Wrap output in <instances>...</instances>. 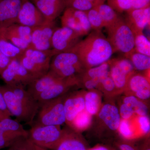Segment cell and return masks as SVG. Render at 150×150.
I'll return each instance as SVG.
<instances>
[{
	"label": "cell",
	"instance_id": "1",
	"mask_svg": "<svg viewBox=\"0 0 150 150\" xmlns=\"http://www.w3.org/2000/svg\"><path fill=\"white\" fill-rule=\"evenodd\" d=\"M88 35L68 51L76 54L87 69L108 62L114 53L110 42L101 30H93Z\"/></svg>",
	"mask_w": 150,
	"mask_h": 150
},
{
	"label": "cell",
	"instance_id": "2",
	"mask_svg": "<svg viewBox=\"0 0 150 150\" xmlns=\"http://www.w3.org/2000/svg\"><path fill=\"white\" fill-rule=\"evenodd\" d=\"M105 29L108 39L114 53L121 52L125 56L135 51L134 33L125 19L119 17L114 23Z\"/></svg>",
	"mask_w": 150,
	"mask_h": 150
},
{
	"label": "cell",
	"instance_id": "3",
	"mask_svg": "<svg viewBox=\"0 0 150 150\" xmlns=\"http://www.w3.org/2000/svg\"><path fill=\"white\" fill-rule=\"evenodd\" d=\"M61 126L35 123L28 131V138L33 144L46 149L55 150L66 134Z\"/></svg>",
	"mask_w": 150,
	"mask_h": 150
},
{
	"label": "cell",
	"instance_id": "4",
	"mask_svg": "<svg viewBox=\"0 0 150 150\" xmlns=\"http://www.w3.org/2000/svg\"><path fill=\"white\" fill-rule=\"evenodd\" d=\"M56 54L53 49L40 51L29 48L25 50L18 60L28 72L38 78L49 71L51 59Z\"/></svg>",
	"mask_w": 150,
	"mask_h": 150
},
{
	"label": "cell",
	"instance_id": "5",
	"mask_svg": "<svg viewBox=\"0 0 150 150\" xmlns=\"http://www.w3.org/2000/svg\"><path fill=\"white\" fill-rule=\"evenodd\" d=\"M77 55L67 51L54 55L50 70L63 78L79 76L86 70Z\"/></svg>",
	"mask_w": 150,
	"mask_h": 150
},
{
	"label": "cell",
	"instance_id": "6",
	"mask_svg": "<svg viewBox=\"0 0 150 150\" xmlns=\"http://www.w3.org/2000/svg\"><path fill=\"white\" fill-rule=\"evenodd\" d=\"M37 114L35 123L61 126L66 121L64 100L60 97L43 103L40 105Z\"/></svg>",
	"mask_w": 150,
	"mask_h": 150
},
{
	"label": "cell",
	"instance_id": "7",
	"mask_svg": "<svg viewBox=\"0 0 150 150\" xmlns=\"http://www.w3.org/2000/svg\"><path fill=\"white\" fill-rule=\"evenodd\" d=\"M0 75L6 85L10 86L25 87L37 79L16 59L11 60Z\"/></svg>",
	"mask_w": 150,
	"mask_h": 150
},
{
	"label": "cell",
	"instance_id": "8",
	"mask_svg": "<svg viewBox=\"0 0 150 150\" xmlns=\"http://www.w3.org/2000/svg\"><path fill=\"white\" fill-rule=\"evenodd\" d=\"M109 74L118 91L125 90L129 78L136 72L131 62L126 58L110 59Z\"/></svg>",
	"mask_w": 150,
	"mask_h": 150
},
{
	"label": "cell",
	"instance_id": "9",
	"mask_svg": "<svg viewBox=\"0 0 150 150\" xmlns=\"http://www.w3.org/2000/svg\"><path fill=\"white\" fill-rule=\"evenodd\" d=\"M6 106L12 116L19 122L28 124L33 123L35 116L28 110L11 89L9 86H0Z\"/></svg>",
	"mask_w": 150,
	"mask_h": 150
},
{
	"label": "cell",
	"instance_id": "10",
	"mask_svg": "<svg viewBox=\"0 0 150 150\" xmlns=\"http://www.w3.org/2000/svg\"><path fill=\"white\" fill-rule=\"evenodd\" d=\"M33 28L18 23H14L0 30V37L25 50L30 47Z\"/></svg>",
	"mask_w": 150,
	"mask_h": 150
},
{
	"label": "cell",
	"instance_id": "11",
	"mask_svg": "<svg viewBox=\"0 0 150 150\" xmlns=\"http://www.w3.org/2000/svg\"><path fill=\"white\" fill-rule=\"evenodd\" d=\"M80 35L68 27H56L51 40L52 49L56 54L67 52L73 48L80 41Z\"/></svg>",
	"mask_w": 150,
	"mask_h": 150
},
{
	"label": "cell",
	"instance_id": "12",
	"mask_svg": "<svg viewBox=\"0 0 150 150\" xmlns=\"http://www.w3.org/2000/svg\"><path fill=\"white\" fill-rule=\"evenodd\" d=\"M55 21H48L44 24L33 28L30 48L40 51L52 49L51 40L56 29Z\"/></svg>",
	"mask_w": 150,
	"mask_h": 150
},
{
	"label": "cell",
	"instance_id": "13",
	"mask_svg": "<svg viewBox=\"0 0 150 150\" xmlns=\"http://www.w3.org/2000/svg\"><path fill=\"white\" fill-rule=\"evenodd\" d=\"M48 21L30 0H23L17 23L34 28L44 24Z\"/></svg>",
	"mask_w": 150,
	"mask_h": 150
},
{
	"label": "cell",
	"instance_id": "14",
	"mask_svg": "<svg viewBox=\"0 0 150 150\" xmlns=\"http://www.w3.org/2000/svg\"><path fill=\"white\" fill-rule=\"evenodd\" d=\"M79 84L78 76L64 78L56 83L38 97L37 100L39 105L43 103L62 96L72 87Z\"/></svg>",
	"mask_w": 150,
	"mask_h": 150
},
{
	"label": "cell",
	"instance_id": "15",
	"mask_svg": "<svg viewBox=\"0 0 150 150\" xmlns=\"http://www.w3.org/2000/svg\"><path fill=\"white\" fill-rule=\"evenodd\" d=\"M23 0H0V30L16 23Z\"/></svg>",
	"mask_w": 150,
	"mask_h": 150
},
{
	"label": "cell",
	"instance_id": "16",
	"mask_svg": "<svg viewBox=\"0 0 150 150\" xmlns=\"http://www.w3.org/2000/svg\"><path fill=\"white\" fill-rule=\"evenodd\" d=\"M63 79L64 78L49 70L46 74L33 81L28 85L27 90L37 100L38 97L42 93Z\"/></svg>",
	"mask_w": 150,
	"mask_h": 150
},
{
	"label": "cell",
	"instance_id": "17",
	"mask_svg": "<svg viewBox=\"0 0 150 150\" xmlns=\"http://www.w3.org/2000/svg\"><path fill=\"white\" fill-rule=\"evenodd\" d=\"M126 22L133 32H143L150 24V6L145 8L131 10L126 12Z\"/></svg>",
	"mask_w": 150,
	"mask_h": 150
},
{
	"label": "cell",
	"instance_id": "18",
	"mask_svg": "<svg viewBox=\"0 0 150 150\" xmlns=\"http://www.w3.org/2000/svg\"><path fill=\"white\" fill-rule=\"evenodd\" d=\"M48 21H54L66 8L64 0H30Z\"/></svg>",
	"mask_w": 150,
	"mask_h": 150
},
{
	"label": "cell",
	"instance_id": "19",
	"mask_svg": "<svg viewBox=\"0 0 150 150\" xmlns=\"http://www.w3.org/2000/svg\"><path fill=\"white\" fill-rule=\"evenodd\" d=\"M74 93L64 100L66 123L69 125L80 112L85 109L84 94L79 92Z\"/></svg>",
	"mask_w": 150,
	"mask_h": 150
},
{
	"label": "cell",
	"instance_id": "20",
	"mask_svg": "<svg viewBox=\"0 0 150 150\" xmlns=\"http://www.w3.org/2000/svg\"><path fill=\"white\" fill-rule=\"evenodd\" d=\"M98 113L99 118L108 128L113 131L118 130L121 118L116 106L111 103H106L101 107Z\"/></svg>",
	"mask_w": 150,
	"mask_h": 150
},
{
	"label": "cell",
	"instance_id": "21",
	"mask_svg": "<svg viewBox=\"0 0 150 150\" xmlns=\"http://www.w3.org/2000/svg\"><path fill=\"white\" fill-rule=\"evenodd\" d=\"M55 150H86L79 137L75 133L66 131Z\"/></svg>",
	"mask_w": 150,
	"mask_h": 150
},
{
	"label": "cell",
	"instance_id": "22",
	"mask_svg": "<svg viewBox=\"0 0 150 150\" xmlns=\"http://www.w3.org/2000/svg\"><path fill=\"white\" fill-rule=\"evenodd\" d=\"M109 61L99 66L86 70L79 76V83L82 81L93 80L96 81L99 84L101 79L109 73L110 66Z\"/></svg>",
	"mask_w": 150,
	"mask_h": 150
},
{
	"label": "cell",
	"instance_id": "23",
	"mask_svg": "<svg viewBox=\"0 0 150 150\" xmlns=\"http://www.w3.org/2000/svg\"><path fill=\"white\" fill-rule=\"evenodd\" d=\"M0 133L26 137L28 136V131L24 129L20 122L11 119V117L6 118L0 121Z\"/></svg>",
	"mask_w": 150,
	"mask_h": 150
},
{
	"label": "cell",
	"instance_id": "24",
	"mask_svg": "<svg viewBox=\"0 0 150 150\" xmlns=\"http://www.w3.org/2000/svg\"><path fill=\"white\" fill-rule=\"evenodd\" d=\"M61 20L63 27H68L73 30L81 36L86 35L81 26L79 18L75 14L74 9L69 8H65Z\"/></svg>",
	"mask_w": 150,
	"mask_h": 150
},
{
	"label": "cell",
	"instance_id": "25",
	"mask_svg": "<svg viewBox=\"0 0 150 150\" xmlns=\"http://www.w3.org/2000/svg\"><path fill=\"white\" fill-rule=\"evenodd\" d=\"M85 110L91 115L99 112L101 106V97L98 91L95 89L90 90L84 95Z\"/></svg>",
	"mask_w": 150,
	"mask_h": 150
},
{
	"label": "cell",
	"instance_id": "26",
	"mask_svg": "<svg viewBox=\"0 0 150 150\" xmlns=\"http://www.w3.org/2000/svg\"><path fill=\"white\" fill-rule=\"evenodd\" d=\"M149 79L145 75L139 73H134L129 78L125 90H129L133 93L150 89Z\"/></svg>",
	"mask_w": 150,
	"mask_h": 150
},
{
	"label": "cell",
	"instance_id": "27",
	"mask_svg": "<svg viewBox=\"0 0 150 150\" xmlns=\"http://www.w3.org/2000/svg\"><path fill=\"white\" fill-rule=\"evenodd\" d=\"M124 57L131 62L135 70L144 71L150 70V56L134 51Z\"/></svg>",
	"mask_w": 150,
	"mask_h": 150
},
{
	"label": "cell",
	"instance_id": "28",
	"mask_svg": "<svg viewBox=\"0 0 150 150\" xmlns=\"http://www.w3.org/2000/svg\"><path fill=\"white\" fill-rule=\"evenodd\" d=\"M95 7L100 15L105 28L112 25L120 17L110 6L104 3L99 4Z\"/></svg>",
	"mask_w": 150,
	"mask_h": 150
},
{
	"label": "cell",
	"instance_id": "29",
	"mask_svg": "<svg viewBox=\"0 0 150 150\" xmlns=\"http://www.w3.org/2000/svg\"><path fill=\"white\" fill-rule=\"evenodd\" d=\"M0 51L11 60H18L25 50H22L4 38L0 37Z\"/></svg>",
	"mask_w": 150,
	"mask_h": 150
},
{
	"label": "cell",
	"instance_id": "30",
	"mask_svg": "<svg viewBox=\"0 0 150 150\" xmlns=\"http://www.w3.org/2000/svg\"><path fill=\"white\" fill-rule=\"evenodd\" d=\"M134 49L136 52L150 56V40L143 32L134 33Z\"/></svg>",
	"mask_w": 150,
	"mask_h": 150
},
{
	"label": "cell",
	"instance_id": "31",
	"mask_svg": "<svg viewBox=\"0 0 150 150\" xmlns=\"http://www.w3.org/2000/svg\"><path fill=\"white\" fill-rule=\"evenodd\" d=\"M91 121L92 115L85 109L75 117L69 126L75 131H83L88 128Z\"/></svg>",
	"mask_w": 150,
	"mask_h": 150
},
{
	"label": "cell",
	"instance_id": "32",
	"mask_svg": "<svg viewBox=\"0 0 150 150\" xmlns=\"http://www.w3.org/2000/svg\"><path fill=\"white\" fill-rule=\"evenodd\" d=\"M123 103L130 105L139 116L147 115L148 108L147 105L134 96H129L124 98Z\"/></svg>",
	"mask_w": 150,
	"mask_h": 150
},
{
	"label": "cell",
	"instance_id": "33",
	"mask_svg": "<svg viewBox=\"0 0 150 150\" xmlns=\"http://www.w3.org/2000/svg\"><path fill=\"white\" fill-rule=\"evenodd\" d=\"M85 12L92 30H101L104 28L102 19L95 7Z\"/></svg>",
	"mask_w": 150,
	"mask_h": 150
},
{
	"label": "cell",
	"instance_id": "34",
	"mask_svg": "<svg viewBox=\"0 0 150 150\" xmlns=\"http://www.w3.org/2000/svg\"><path fill=\"white\" fill-rule=\"evenodd\" d=\"M66 8L87 11L96 6L93 3L87 0H64Z\"/></svg>",
	"mask_w": 150,
	"mask_h": 150
},
{
	"label": "cell",
	"instance_id": "35",
	"mask_svg": "<svg viewBox=\"0 0 150 150\" xmlns=\"http://www.w3.org/2000/svg\"><path fill=\"white\" fill-rule=\"evenodd\" d=\"M108 4L119 13L132 10V0H108Z\"/></svg>",
	"mask_w": 150,
	"mask_h": 150
},
{
	"label": "cell",
	"instance_id": "36",
	"mask_svg": "<svg viewBox=\"0 0 150 150\" xmlns=\"http://www.w3.org/2000/svg\"><path fill=\"white\" fill-rule=\"evenodd\" d=\"M7 150H35L34 144L27 137L21 136L19 137Z\"/></svg>",
	"mask_w": 150,
	"mask_h": 150
},
{
	"label": "cell",
	"instance_id": "37",
	"mask_svg": "<svg viewBox=\"0 0 150 150\" xmlns=\"http://www.w3.org/2000/svg\"><path fill=\"white\" fill-rule=\"evenodd\" d=\"M97 88L107 93H114L118 92L109 73L101 79Z\"/></svg>",
	"mask_w": 150,
	"mask_h": 150
},
{
	"label": "cell",
	"instance_id": "38",
	"mask_svg": "<svg viewBox=\"0 0 150 150\" xmlns=\"http://www.w3.org/2000/svg\"><path fill=\"white\" fill-rule=\"evenodd\" d=\"M118 130L121 135L126 139L132 138L135 134L134 129L129 120H121Z\"/></svg>",
	"mask_w": 150,
	"mask_h": 150
},
{
	"label": "cell",
	"instance_id": "39",
	"mask_svg": "<svg viewBox=\"0 0 150 150\" xmlns=\"http://www.w3.org/2000/svg\"><path fill=\"white\" fill-rule=\"evenodd\" d=\"M20 137L21 136L0 133V149L10 146L15 141Z\"/></svg>",
	"mask_w": 150,
	"mask_h": 150
},
{
	"label": "cell",
	"instance_id": "40",
	"mask_svg": "<svg viewBox=\"0 0 150 150\" xmlns=\"http://www.w3.org/2000/svg\"><path fill=\"white\" fill-rule=\"evenodd\" d=\"M119 112L121 118L124 120H129L135 113L133 108L130 105L124 103L121 105Z\"/></svg>",
	"mask_w": 150,
	"mask_h": 150
},
{
	"label": "cell",
	"instance_id": "41",
	"mask_svg": "<svg viewBox=\"0 0 150 150\" xmlns=\"http://www.w3.org/2000/svg\"><path fill=\"white\" fill-rule=\"evenodd\" d=\"M137 122L142 134H147L149 133L150 123L149 118L147 115L138 116Z\"/></svg>",
	"mask_w": 150,
	"mask_h": 150
},
{
	"label": "cell",
	"instance_id": "42",
	"mask_svg": "<svg viewBox=\"0 0 150 150\" xmlns=\"http://www.w3.org/2000/svg\"><path fill=\"white\" fill-rule=\"evenodd\" d=\"M132 10L150 6V0H132Z\"/></svg>",
	"mask_w": 150,
	"mask_h": 150
},
{
	"label": "cell",
	"instance_id": "43",
	"mask_svg": "<svg viewBox=\"0 0 150 150\" xmlns=\"http://www.w3.org/2000/svg\"><path fill=\"white\" fill-rule=\"evenodd\" d=\"M138 99L140 100H147L150 97V89H145L143 90L137 92L135 93V96Z\"/></svg>",
	"mask_w": 150,
	"mask_h": 150
},
{
	"label": "cell",
	"instance_id": "44",
	"mask_svg": "<svg viewBox=\"0 0 150 150\" xmlns=\"http://www.w3.org/2000/svg\"><path fill=\"white\" fill-rule=\"evenodd\" d=\"M11 60L4 55L0 51V74L7 67Z\"/></svg>",
	"mask_w": 150,
	"mask_h": 150
},
{
	"label": "cell",
	"instance_id": "45",
	"mask_svg": "<svg viewBox=\"0 0 150 150\" xmlns=\"http://www.w3.org/2000/svg\"><path fill=\"white\" fill-rule=\"evenodd\" d=\"M0 111L4 113L8 117H11V116H12L6 106L3 94L1 91V88H0Z\"/></svg>",
	"mask_w": 150,
	"mask_h": 150
},
{
	"label": "cell",
	"instance_id": "46",
	"mask_svg": "<svg viewBox=\"0 0 150 150\" xmlns=\"http://www.w3.org/2000/svg\"><path fill=\"white\" fill-rule=\"evenodd\" d=\"M120 149L121 150H136L133 147L127 144L120 145Z\"/></svg>",
	"mask_w": 150,
	"mask_h": 150
},
{
	"label": "cell",
	"instance_id": "47",
	"mask_svg": "<svg viewBox=\"0 0 150 150\" xmlns=\"http://www.w3.org/2000/svg\"><path fill=\"white\" fill-rule=\"evenodd\" d=\"M87 1L93 3L95 5V6H96L99 4L104 3L105 0H87Z\"/></svg>",
	"mask_w": 150,
	"mask_h": 150
},
{
	"label": "cell",
	"instance_id": "48",
	"mask_svg": "<svg viewBox=\"0 0 150 150\" xmlns=\"http://www.w3.org/2000/svg\"><path fill=\"white\" fill-rule=\"evenodd\" d=\"M91 150H108L107 148L105 147L100 146L97 147L93 148Z\"/></svg>",
	"mask_w": 150,
	"mask_h": 150
},
{
	"label": "cell",
	"instance_id": "49",
	"mask_svg": "<svg viewBox=\"0 0 150 150\" xmlns=\"http://www.w3.org/2000/svg\"><path fill=\"white\" fill-rule=\"evenodd\" d=\"M8 117H8V116L6 115L3 112L0 111V121H1L3 119H4V118H8Z\"/></svg>",
	"mask_w": 150,
	"mask_h": 150
},
{
	"label": "cell",
	"instance_id": "50",
	"mask_svg": "<svg viewBox=\"0 0 150 150\" xmlns=\"http://www.w3.org/2000/svg\"><path fill=\"white\" fill-rule=\"evenodd\" d=\"M34 149L35 150H48L46 149H44V148L40 147L38 146H36L34 144Z\"/></svg>",
	"mask_w": 150,
	"mask_h": 150
},
{
	"label": "cell",
	"instance_id": "51",
	"mask_svg": "<svg viewBox=\"0 0 150 150\" xmlns=\"http://www.w3.org/2000/svg\"><path fill=\"white\" fill-rule=\"evenodd\" d=\"M146 150H150V149H147Z\"/></svg>",
	"mask_w": 150,
	"mask_h": 150
}]
</instances>
